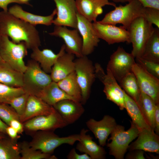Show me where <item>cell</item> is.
<instances>
[{"mask_svg":"<svg viewBox=\"0 0 159 159\" xmlns=\"http://www.w3.org/2000/svg\"><path fill=\"white\" fill-rule=\"evenodd\" d=\"M33 26L9 13L0 12V33L9 37L16 43L24 42L28 49L39 47L41 45L39 32Z\"/></svg>","mask_w":159,"mask_h":159,"instance_id":"cell-1","label":"cell"},{"mask_svg":"<svg viewBox=\"0 0 159 159\" xmlns=\"http://www.w3.org/2000/svg\"><path fill=\"white\" fill-rule=\"evenodd\" d=\"M145 7L138 0H131L124 6H116L98 21L102 24L115 25L121 24L127 30L132 22L138 17L143 16Z\"/></svg>","mask_w":159,"mask_h":159,"instance_id":"cell-2","label":"cell"},{"mask_svg":"<svg viewBox=\"0 0 159 159\" xmlns=\"http://www.w3.org/2000/svg\"><path fill=\"white\" fill-rule=\"evenodd\" d=\"M131 126L127 130L120 125H117L111 133L109 139L111 140L108 143L110 155L116 159H123L130 143L138 136L139 130L135 124L130 121Z\"/></svg>","mask_w":159,"mask_h":159,"instance_id":"cell-3","label":"cell"},{"mask_svg":"<svg viewBox=\"0 0 159 159\" xmlns=\"http://www.w3.org/2000/svg\"><path fill=\"white\" fill-rule=\"evenodd\" d=\"M27 49L24 42L16 43L8 36L1 35L0 54L2 59L14 69L23 73L26 69L23 59L27 54Z\"/></svg>","mask_w":159,"mask_h":159,"instance_id":"cell-4","label":"cell"},{"mask_svg":"<svg viewBox=\"0 0 159 159\" xmlns=\"http://www.w3.org/2000/svg\"><path fill=\"white\" fill-rule=\"evenodd\" d=\"M52 81L50 75L42 70L39 63L33 59L28 61L23 73L22 88L25 93L37 97Z\"/></svg>","mask_w":159,"mask_h":159,"instance_id":"cell-5","label":"cell"},{"mask_svg":"<svg viewBox=\"0 0 159 159\" xmlns=\"http://www.w3.org/2000/svg\"><path fill=\"white\" fill-rule=\"evenodd\" d=\"M79 134L60 137L53 131L39 130L29 143L30 146L43 153L51 154L57 148L63 144L72 145L80 140Z\"/></svg>","mask_w":159,"mask_h":159,"instance_id":"cell-6","label":"cell"},{"mask_svg":"<svg viewBox=\"0 0 159 159\" xmlns=\"http://www.w3.org/2000/svg\"><path fill=\"white\" fill-rule=\"evenodd\" d=\"M143 16L135 19L127 30L132 49L131 53L135 58L141 57L145 44L153 33L155 28Z\"/></svg>","mask_w":159,"mask_h":159,"instance_id":"cell-7","label":"cell"},{"mask_svg":"<svg viewBox=\"0 0 159 159\" xmlns=\"http://www.w3.org/2000/svg\"><path fill=\"white\" fill-rule=\"evenodd\" d=\"M74 62V71L81 91V102L84 105L89 98L92 85L96 78L95 67L86 56L77 57Z\"/></svg>","mask_w":159,"mask_h":159,"instance_id":"cell-8","label":"cell"},{"mask_svg":"<svg viewBox=\"0 0 159 159\" xmlns=\"http://www.w3.org/2000/svg\"><path fill=\"white\" fill-rule=\"evenodd\" d=\"M96 78L103 84V92L107 99L118 106L121 110L125 109L124 90L118 84L114 76L108 70L105 73L99 63L95 65Z\"/></svg>","mask_w":159,"mask_h":159,"instance_id":"cell-9","label":"cell"},{"mask_svg":"<svg viewBox=\"0 0 159 159\" xmlns=\"http://www.w3.org/2000/svg\"><path fill=\"white\" fill-rule=\"evenodd\" d=\"M134 57L119 46L110 56L106 69L109 70L119 83L128 74L132 72L135 63Z\"/></svg>","mask_w":159,"mask_h":159,"instance_id":"cell-10","label":"cell"},{"mask_svg":"<svg viewBox=\"0 0 159 159\" xmlns=\"http://www.w3.org/2000/svg\"><path fill=\"white\" fill-rule=\"evenodd\" d=\"M141 91L149 96L155 104L159 103V79L152 75L136 62L132 67Z\"/></svg>","mask_w":159,"mask_h":159,"instance_id":"cell-11","label":"cell"},{"mask_svg":"<svg viewBox=\"0 0 159 159\" xmlns=\"http://www.w3.org/2000/svg\"><path fill=\"white\" fill-rule=\"evenodd\" d=\"M67 125L55 109L50 114L35 117L24 122V128L29 131H52Z\"/></svg>","mask_w":159,"mask_h":159,"instance_id":"cell-12","label":"cell"},{"mask_svg":"<svg viewBox=\"0 0 159 159\" xmlns=\"http://www.w3.org/2000/svg\"><path fill=\"white\" fill-rule=\"evenodd\" d=\"M93 29L98 38L106 42L109 44L127 42L130 43L129 34L124 26L102 24L96 21L92 23Z\"/></svg>","mask_w":159,"mask_h":159,"instance_id":"cell-13","label":"cell"},{"mask_svg":"<svg viewBox=\"0 0 159 159\" xmlns=\"http://www.w3.org/2000/svg\"><path fill=\"white\" fill-rule=\"evenodd\" d=\"M79 33L77 29L70 30L66 26L55 25L53 32L49 34L62 38L65 43V51L79 57L83 55L82 40Z\"/></svg>","mask_w":159,"mask_h":159,"instance_id":"cell-14","label":"cell"},{"mask_svg":"<svg viewBox=\"0 0 159 159\" xmlns=\"http://www.w3.org/2000/svg\"><path fill=\"white\" fill-rule=\"evenodd\" d=\"M57 10V17L53 24L77 29V13L75 0H53Z\"/></svg>","mask_w":159,"mask_h":159,"instance_id":"cell-15","label":"cell"},{"mask_svg":"<svg viewBox=\"0 0 159 159\" xmlns=\"http://www.w3.org/2000/svg\"><path fill=\"white\" fill-rule=\"evenodd\" d=\"M77 29L82 40V53L87 56L91 54L100 41L93 29L92 23L78 12L77 15Z\"/></svg>","mask_w":159,"mask_h":159,"instance_id":"cell-16","label":"cell"},{"mask_svg":"<svg viewBox=\"0 0 159 159\" xmlns=\"http://www.w3.org/2000/svg\"><path fill=\"white\" fill-rule=\"evenodd\" d=\"M137 139L129 145V151L140 150L159 153V136L151 127L139 130Z\"/></svg>","mask_w":159,"mask_h":159,"instance_id":"cell-17","label":"cell"},{"mask_svg":"<svg viewBox=\"0 0 159 159\" xmlns=\"http://www.w3.org/2000/svg\"><path fill=\"white\" fill-rule=\"evenodd\" d=\"M86 124L88 128L98 139L99 145L103 147L106 145L108 137L117 125L115 119L108 115H104L99 121L90 118Z\"/></svg>","mask_w":159,"mask_h":159,"instance_id":"cell-18","label":"cell"},{"mask_svg":"<svg viewBox=\"0 0 159 159\" xmlns=\"http://www.w3.org/2000/svg\"><path fill=\"white\" fill-rule=\"evenodd\" d=\"M80 102L72 99H64L53 106L67 125L78 120L85 112Z\"/></svg>","mask_w":159,"mask_h":159,"instance_id":"cell-19","label":"cell"},{"mask_svg":"<svg viewBox=\"0 0 159 159\" xmlns=\"http://www.w3.org/2000/svg\"><path fill=\"white\" fill-rule=\"evenodd\" d=\"M89 131L82 129L79 134L80 138L76 148L80 152L87 154L91 159H104L106 152L103 147L97 145L92 137L87 134Z\"/></svg>","mask_w":159,"mask_h":159,"instance_id":"cell-20","label":"cell"},{"mask_svg":"<svg viewBox=\"0 0 159 159\" xmlns=\"http://www.w3.org/2000/svg\"><path fill=\"white\" fill-rule=\"evenodd\" d=\"M55 110L53 106L46 103L39 98L29 95L23 114L20 117L22 123L34 117L49 114Z\"/></svg>","mask_w":159,"mask_h":159,"instance_id":"cell-21","label":"cell"},{"mask_svg":"<svg viewBox=\"0 0 159 159\" xmlns=\"http://www.w3.org/2000/svg\"><path fill=\"white\" fill-rule=\"evenodd\" d=\"M74 56L72 54L65 52L58 58L51 72L52 81L57 83L74 71Z\"/></svg>","mask_w":159,"mask_h":159,"instance_id":"cell-22","label":"cell"},{"mask_svg":"<svg viewBox=\"0 0 159 159\" xmlns=\"http://www.w3.org/2000/svg\"><path fill=\"white\" fill-rule=\"evenodd\" d=\"M64 44L61 46L59 53L55 54L52 50L46 49L42 50L39 47L32 49L31 57L39 64L42 70L47 73H51L52 68L58 58L65 52Z\"/></svg>","mask_w":159,"mask_h":159,"instance_id":"cell-23","label":"cell"},{"mask_svg":"<svg viewBox=\"0 0 159 159\" xmlns=\"http://www.w3.org/2000/svg\"><path fill=\"white\" fill-rule=\"evenodd\" d=\"M8 11L14 16L34 26L38 24L51 25L57 12L55 9L50 15L47 16L35 15L24 10L21 6L17 4L11 7Z\"/></svg>","mask_w":159,"mask_h":159,"instance_id":"cell-24","label":"cell"},{"mask_svg":"<svg viewBox=\"0 0 159 159\" xmlns=\"http://www.w3.org/2000/svg\"><path fill=\"white\" fill-rule=\"evenodd\" d=\"M77 12L89 21H97L95 13L98 7L110 5L115 7L116 4L108 0H75Z\"/></svg>","mask_w":159,"mask_h":159,"instance_id":"cell-25","label":"cell"},{"mask_svg":"<svg viewBox=\"0 0 159 159\" xmlns=\"http://www.w3.org/2000/svg\"><path fill=\"white\" fill-rule=\"evenodd\" d=\"M23 73L12 68L4 62H0V83L14 87H22Z\"/></svg>","mask_w":159,"mask_h":159,"instance_id":"cell-26","label":"cell"},{"mask_svg":"<svg viewBox=\"0 0 159 159\" xmlns=\"http://www.w3.org/2000/svg\"><path fill=\"white\" fill-rule=\"evenodd\" d=\"M37 97L52 106L64 99H72L76 101L61 90L57 82L53 81L46 86Z\"/></svg>","mask_w":159,"mask_h":159,"instance_id":"cell-27","label":"cell"},{"mask_svg":"<svg viewBox=\"0 0 159 159\" xmlns=\"http://www.w3.org/2000/svg\"><path fill=\"white\" fill-rule=\"evenodd\" d=\"M124 91L125 109L131 118V121L135 124L139 130L151 127L146 122L137 103Z\"/></svg>","mask_w":159,"mask_h":159,"instance_id":"cell-28","label":"cell"},{"mask_svg":"<svg viewBox=\"0 0 159 159\" xmlns=\"http://www.w3.org/2000/svg\"><path fill=\"white\" fill-rule=\"evenodd\" d=\"M57 83L59 87L67 95L81 102V91L74 71Z\"/></svg>","mask_w":159,"mask_h":159,"instance_id":"cell-29","label":"cell"},{"mask_svg":"<svg viewBox=\"0 0 159 159\" xmlns=\"http://www.w3.org/2000/svg\"><path fill=\"white\" fill-rule=\"evenodd\" d=\"M140 57L159 63V28H155L154 31L147 42Z\"/></svg>","mask_w":159,"mask_h":159,"instance_id":"cell-30","label":"cell"},{"mask_svg":"<svg viewBox=\"0 0 159 159\" xmlns=\"http://www.w3.org/2000/svg\"><path fill=\"white\" fill-rule=\"evenodd\" d=\"M126 93L139 106L141 90L137 78L132 72L128 74L120 83Z\"/></svg>","mask_w":159,"mask_h":159,"instance_id":"cell-31","label":"cell"},{"mask_svg":"<svg viewBox=\"0 0 159 159\" xmlns=\"http://www.w3.org/2000/svg\"><path fill=\"white\" fill-rule=\"evenodd\" d=\"M19 145L15 140L0 139V159H21Z\"/></svg>","mask_w":159,"mask_h":159,"instance_id":"cell-32","label":"cell"},{"mask_svg":"<svg viewBox=\"0 0 159 159\" xmlns=\"http://www.w3.org/2000/svg\"><path fill=\"white\" fill-rule=\"evenodd\" d=\"M155 105L149 96L141 91L139 106L146 122L153 129Z\"/></svg>","mask_w":159,"mask_h":159,"instance_id":"cell-33","label":"cell"},{"mask_svg":"<svg viewBox=\"0 0 159 159\" xmlns=\"http://www.w3.org/2000/svg\"><path fill=\"white\" fill-rule=\"evenodd\" d=\"M21 159H57L51 154L43 153L31 147L28 142L24 141L18 144Z\"/></svg>","mask_w":159,"mask_h":159,"instance_id":"cell-34","label":"cell"},{"mask_svg":"<svg viewBox=\"0 0 159 159\" xmlns=\"http://www.w3.org/2000/svg\"><path fill=\"white\" fill-rule=\"evenodd\" d=\"M24 93L22 87H12L0 83V103L9 105L14 98Z\"/></svg>","mask_w":159,"mask_h":159,"instance_id":"cell-35","label":"cell"},{"mask_svg":"<svg viewBox=\"0 0 159 159\" xmlns=\"http://www.w3.org/2000/svg\"><path fill=\"white\" fill-rule=\"evenodd\" d=\"M8 105L0 103V118L8 125L9 126L12 120L16 119L19 121L20 116Z\"/></svg>","mask_w":159,"mask_h":159,"instance_id":"cell-36","label":"cell"},{"mask_svg":"<svg viewBox=\"0 0 159 159\" xmlns=\"http://www.w3.org/2000/svg\"><path fill=\"white\" fill-rule=\"evenodd\" d=\"M29 95L25 93L14 98L9 104L20 117L25 111Z\"/></svg>","mask_w":159,"mask_h":159,"instance_id":"cell-37","label":"cell"},{"mask_svg":"<svg viewBox=\"0 0 159 159\" xmlns=\"http://www.w3.org/2000/svg\"><path fill=\"white\" fill-rule=\"evenodd\" d=\"M136 62L139 64L150 74L159 79V63L136 57Z\"/></svg>","mask_w":159,"mask_h":159,"instance_id":"cell-38","label":"cell"},{"mask_svg":"<svg viewBox=\"0 0 159 159\" xmlns=\"http://www.w3.org/2000/svg\"><path fill=\"white\" fill-rule=\"evenodd\" d=\"M143 17L152 24L159 28V9L145 7Z\"/></svg>","mask_w":159,"mask_h":159,"instance_id":"cell-39","label":"cell"},{"mask_svg":"<svg viewBox=\"0 0 159 159\" xmlns=\"http://www.w3.org/2000/svg\"><path fill=\"white\" fill-rule=\"evenodd\" d=\"M128 153L126 156L127 159H145L144 151L140 150H135Z\"/></svg>","mask_w":159,"mask_h":159,"instance_id":"cell-40","label":"cell"},{"mask_svg":"<svg viewBox=\"0 0 159 159\" xmlns=\"http://www.w3.org/2000/svg\"><path fill=\"white\" fill-rule=\"evenodd\" d=\"M67 158L68 159H91L90 157L86 154H78L74 148H72L70 150L67 156Z\"/></svg>","mask_w":159,"mask_h":159,"instance_id":"cell-41","label":"cell"},{"mask_svg":"<svg viewBox=\"0 0 159 159\" xmlns=\"http://www.w3.org/2000/svg\"><path fill=\"white\" fill-rule=\"evenodd\" d=\"M153 129L155 133L159 134V103L156 104L154 117Z\"/></svg>","mask_w":159,"mask_h":159,"instance_id":"cell-42","label":"cell"},{"mask_svg":"<svg viewBox=\"0 0 159 159\" xmlns=\"http://www.w3.org/2000/svg\"><path fill=\"white\" fill-rule=\"evenodd\" d=\"M144 7L159 9V0H138Z\"/></svg>","mask_w":159,"mask_h":159,"instance_id":"cell-43","label":"cell"},{"mask_svg":"<svg viewBox=\"0 0 159 159\" xmlns=\"http://www.w3.org/2000/svg\"><path fill=\"white\" fill-rule=\"evenodd\" d=\"M9 126L14 129L17 131L18 134H21L23 132V125L18 120L14 119L11 120Z\"/></svg>","mask_w":159,"mask_h":159,"instance_id":"cell-44","label":"cell"},{"mask_svg":"<svg viewBox=\"0 0 159 159\" xmlns=\"http://www.w3.org/2000/svg\"><path fill=\"white\" fill-rule=\"evenodd\" d=\"M13 3L21 4L19 0H0V8L4 11H7L8 5Z\"/></svg>","mask_w":159,"mask_h":159,"instance_id":"cell-45","label":"cell"},{"mask_svg":"<svg viewBox=\"0 0 159 159\" xmlns=\"http://www.w3.org/2000/svg\"><path fill=\"white\" fill-rule=\"evenodd\" d=\"M6 134L12 139L15 140L18 138L17 131L11 126H8L6 128Z\"/></svg>","mask_w":159,"mask_h":159,"instance_id":"cell-46","label":"cell"},{"mask_svg":"<svg viewBox=\"0 0 159 159\" xmlns=\"http://www.w3.org/2000/svg\"><path fill=\"white\" fill-rule=\"evenodd\" d=\"M8 125L0 118V132L6 135V130Z\"/></svg>","mask_w":159,"mask_h":159,"instance_id":"cell-47","label":"cell"},{"mask_svg":"<svg viewBox=\"0 0 159 159\" xmlns=\"http://www.w3.org/2000/svg\"><path fill=\"white\" fill-rule=\"evenodd\" d=\"M115 2L125 3L128 2L131 0H111Z\"/></svg>","mask_w":159,"mask_h":159,"instance_id":"cell-48","label":"cell"},{"mask_svg":"<svg viewBox=\"0 0 159 159\" xmlns=\"http://www.w3.org/2000/svg\"><path fill=\"white\" fill-rule=\"evenodd\" d=\"M21 2V4H25L29 5L30 4L29 2L30 0H19Z\"/></svg>","mask_w":159,"mask_h":159,"instance_id":"cell-49","label":"cell"},{"mask_svg":"<svg viewBox=\"0 0 159 159\" xmlns=\"http://www.w3.org/2000/svg\"><path fill=\"white\" fill-rule=\"evenodd\" d=\"M5 135V134L0 132V139L6 137Z\"/></svg>","mask_w":159,"mask_h":159,"instance_id":"cell-50","label":"cell"},{"mask_svg":"<svg viewBox=\"0 0 159 159\" xmlns=\"http://www.w3.org/2000/svg\"><path fill=\"white\" fill-rule=\"evenodd\" d=\"M1 37V35L0 33V42ZM4 62V61L2 59L1 57V55H0V62Z\"/></svg>","mask_w":159,"mask_h":159,"instance_id":"cell-51","label":"cell"}]
</instances>
